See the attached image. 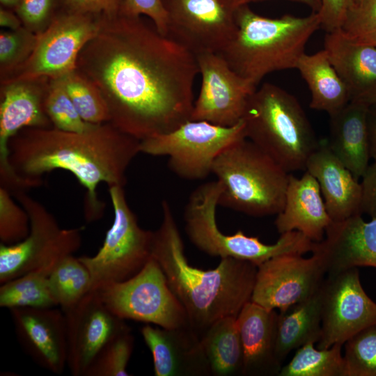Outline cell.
<instances>
[{
  "mask_svg": "<svg viewBox=\"0 0 376 376\" xmlns=\"http://www.w3.org/2000/svg\"><path fill=\"white\" fill-rule=\"evenodd\" d=\"M369 107L350 102L330 116L327 144L345 166L359 179L368 166L370 157L367 128Z\"/></svg>",
  "mask_w": 376,
  "mask_h": 376,
  "instance_id": "cell-26",
  "label": "cell"
},
{
  "mask_svg": "<svg viewBox=\"0 0 376 376\" xmlns=\"http://www.w3.org/2000/svg\"><path fill=\"white\" fill-rule=\"evenodd\" d=\"M56 264L33 269L1 284L0 306L9 309L56 306L48 285L49 276Z\"/></svg>",
  "mask_w": 376,
  "mask_h": 376,
  "instance_id": "cell-30",
  "label": "cell"
},
{
  "mask_svg": "<svg viewBox=\"0 0 376 376\" xmlns=\"http://www.w3.org/2000/svg\"><path fill=\"white\" fill-rule=\"evenodd\" d=\"M324 46L348 91L350 102L376 106V47L353 42L341 29L328 32Z\"/></svg>",
  "mask_w": 376,
  "mask_h": 376,
  "instance_id": "cell-22",
  "label": "cell"
},
{
  "mask_svg": "<svg viewBox=\"0 0 376 376\" xmlns=\"http://www.w3.org/2000/svg\"><path fill=\"white\" fill-rule=\"evenodd\" d=\"M242 120L246 138L288 173L306 170L320 145L297 98L273 84H263L250 95Z\"/></svg>",
  "mask_w": 376,
  "mask_h": 376,
  "instance_id": "cell-5",
  "label": "cell"
},
{
  "mask_svg": "<svg viewBox=\"0 0 376 376\" xmlns=\"http://www.w3.org/2000/svg\"><path fill=\"white\" fill-rule=\"evenodd\" d=\"M195 56L201 86L191 120L223 127L236 125L257 87L237 75L219 53H201Z\"/></svg>",
  "mask_w": 376,
  "mask_h": 376,
  "instance_id": "cell-16",
  "label": "cell"
},
{
  "mask_svg": "<svg viewBox=\"0 0 376 376\" xmlns=\"http://www.w3.org/2000/svg\"><path fill=\"white\" fill-rule=\"evenodd\" d=\"M131 329L111 338L100 351L85 376H128L127 368L134 349Z\"/></svg>",
  "mask_w": 376,
  "mask_h": 376,
  "instance_id": "cell-35",
  "label": "cell"
},
{
  "mask_svg": "<svg viewBox=\"0 0 376 376\" xmlns=\"http://www.w3.org/2000/svg\"><path fill=\"white\" fill-rule=\"evenodd\" d=\"M318 181L332 221H340L361 213V184L330 150L327 142L308 157L306 170Z\"/></svg>",
  "mask_w": 376,
  "mask_h": 376,
  "instance_id": "cell-23",
  "label": "cell"
},
{
  "mask_svg": "<svg viewBox=\"0 0 376 376\" xmlns=\"http://www.w3.org/2000/svg\"><path fill=\"white\" fill-rule=\"evenodd\" d=\"M38 34L24 26L0 33V74L5 79L19 69L32 54Z\"/></svg>",
  "mask_w": 376,
  "mask_h": 376,
  "instance_id": "cell-37",
  "label": "cell"
},
{
  "mask_svg": "<svg viewBox=\"0 0 376 376\" xmlns=\"http://www.w3.org/2000/svg\"><path fill=\"white\" fill-rule=\"evenodd\" d=\"M168 15V37L195 56L220 53L233 38L238 0H162Z\"/></svg>",
  "mask_w": 376,
  "mask_h": 376,
  "instance_id": "cell-13",
  "label": "cell"
},
{
  "mask_svg": "<svg viewBox=\"0 0 376 376\" xmlns=\"http://www.w3.org/2000/svg\"><path fill=\"white\" fill-rule=\"evenodd\" d=\"M77 70L101 91L115 127L139 141L191 120L196 56L141 16L100 15Z\"/></svg>",
  "mask_w": 376,
  "mask_h": 376,
  "instance_id": "cell-1",
  "label": "cell"
},
{
  "mask_svg": "<svg viewBox=\"0 0 376 376\" xmlns=\"http://www.w3.org/2000/svg\"><path fill=\"white\" fill-rule=\"evenodd\" d=\"M10 311L24 350L42 368L62 374L68 363L67 326L63 311L54 307Z\"/></svg>",
  "mask_w": 376,
  "mask_h": 376,
  "instance_id": "cell-19",
  "label": "cell"
},
{
  "mask_svg": "<svg viewBox=\"0 0 376 376\" xmlns=\"http://www.w3.org/2000/svg\"><path fill=\"white\" fill-rule=\"evenodd\" d=\"M322 333L317 348L344 343L376 324V303L361 285L358 268L327 274L320 288Z\"/></svg>",
  "mask_w": 376,
  "mask_h": 376,
  "instance_id": "cell-14",
  "label": "cell"
},
{
  "mask_svg": "<svg viewBox=\"0 0 376 376\" xmlns=\"http://www.w3.org/2000/svg\"><path fill=\"white\" fill-rule=\"evenodd\" d=\"M161 207L162 220L153 232L152 257L201 336L217 320L237 316L251 301L258 267L233 258H221L212 269L191 266L169 203L164 200Z\"/></svg>",
  "mask_w": 376,
  "mask_h": 376,
  "instance_id": "cell-3",
  "label": "cell"
},
{
  "mask_svg": "<svg viewBox=\"0 0 376 376\" xmlns=\"http://www.w3.org/2000/svg\"><path fill=\"white\" fill-rule=\"evenodd\" d=\"M50 292L63 311L78 304L91 291L87 267L73 254L59 260L48 278Z\"/></svg>",
  "mask_w": 376,
  "mask_h": 376,
  "instance_id": "cell-31",
  "label": "cell"
},
{
  "mask_svg": "<svg viewBox=\"0 0 376 376\" xmlns=\"http://www.w3.org/2000/svg\"><path fill=\"white\" fill-rule=\"evenodd\" d=\"M265 0H240L242 4H249L252 2L261 1ZM299 3L304 4L311 8L313 12L318 13L320 8V0H288Z\"/></svg>",
  "mask_w": 376,
  "mask_h": 376,
  "instance_id": "cell-47",
  "label": "cell"
},
{
  "mask_svg": "<svg viewBox=\"0 0 376 376\" xmlns=\"http://www.w3.org/2000/svg\"><path fill=\"white\" fill-rule=\"evenodd\" d=\"M93 291L109 311L122 320L166 329L191 327L184 307L152 257L132 277Z\"/></svg>",
  "mask_w": 376,
  "mask_h": 376,
  "instance_id": "cell-9",
  "label": "cell"
},
{
  "mask_svg": "<svg viewBox=\"0 0 376 376\" xmlns=\"http://www.w3.org/2000/svg\"><path fill=\"white\" fill-rule=\"evenodd\" d=\"M54 4L55 0H20L15 11L24 27L38 34L52 20Z\"/></svg>",
  "mask_w": 376,
  "mask_h": 376,
  "instance_id": "cell-40",
  "label": "cell"
},
{
  "mask_svg": "<svg viewBox=\"0 0 376 376\" xmlns=\"http://www.w3.org/2000/svg\"><path fill=\"white\" fill-rule=\"evenodd\" d=\"M331 221L316 179L306 171L300 178L289 174L284 207L274 221L277 231L298 230L318 242Z\"/></svg>",
  "mask_w": 376,
  "mask_h": 376,
  "instance_id": "cell-24",
  "label": "cell"
},
{
  "mask_svg": "<svg viewBox=\"0 0 376 376\" xmlns=\"http://www.w3.org/2000/svg\"><path fill=\"white\" fill-rule=\"evenodd\" d=\"M113 220L102 246L92 256L78 257L91 277V291L137 274L152 257L153 232L142 228L130 209L124 187H109Z\"/></svg>",
  "mask_w": 376,
  "mask_h": 376,
  "instance_id": "cell-8",
  "label": "cell"
},
{
  "mask_svg": "<svg viewBox=\"0 0 376 376\" xmlns=\"http://www.w3.org/2000/svg\"><path fill=\"white\" fill-rule=\"evenodd\" d=\"M64 87L82 119L92 125L109 123L107 102L97 86L75 70L61 77Z\"/></svg>",
  "mask_w": 376,
  "mask_h": 376,
  "instance_id": "cell-33",
  "label": "cell"
},
{
  "mask_svg": "<svg viewBox=\"0 0 376 376\" xmlns=\"http://www.w3.org/2000/svg\"><path fill=\"white\" fill-rule=\"evenodd\" d=\"M296 69L309 88L311 109L332 116L350 102L348 91L324 49L313 54L304 53Z\"/></svg>",
  "mask_w": 376,
  "mask_h": 376,
  "instance_id": "cell-28",
  "label": "cell"
},
{
  "mask_svg": "<svg viewBox=\"0 0 376 376\" xmlns=\"http://www.w3.org/2000/svg\"><path fill=\"white\" fill-rule=\"evenodd\" d=\"M354 1H356V0H354Z\"/></svg>",
  "mask_w": 376,
  "mask_h": 376,
  "instance_id": "cell-50",
  "label": "cell"
},
{
  "mask_svg": "<svg viewBox=\"0 0 376 376\" xmlns=\"http://www.w3.org/2000/svg\"><path fill=\"white\" fill-rule=\"evenodd\" d=\"M320 8L318 12L320 19V28L327 33L342 27L347 13L354 0H320Z\"/></svg>",
  "mask_w": 376,
  "mask_h": 376,
  "instance_id": "cell-42",
  "label": "cell"
},
{
  "mask_svg": "<svg viewBox=\"0 0 376 376\" xmlns=\"http://www.w3.org/2000/svg\"><path fill=\"white\" fill-rule=\"evenodd\" d=\"M140 141L111 123L93 125L84 132L25 128L8 142V161L15 173L42 185V176L56 169L71 173L85 188L87 222L100 219L104 205L97 189L126 184V172L140 153Z\"/></svg>",
  "mask_w": 376,
  "mask_h": 376,
  "instance_id": "cell-2",
  "label": "cell"
},
{
  "mask_svg": "<svg viewBox=\"0 0 376 376\" xmlns=\"http://www.w3.org/2000/svg\"><path fill=\"white\" fill-rule=\"evenodd\" d=\"M320 290L277 313L275 353L281 363L292 350L308 343L315 344L320 340L322 333Z\"/></svg>",
  "mask_w": 376,
  "mask_h": 376,
  "instance_id": "cell-27",
  "label": "cell"
},
{
  "mask_svg": "<svg viewBox=\"0 0 376 376\" xmlns=\"http://www.w3.org/2000/svg\"><path fill=\"white\" fill-rule=\"evenodd\" d=\"M119 12L128 16L146 15L160 34L168 36V15L162 0H123Z\"/></svg>",
  "mask_w": 376,
  "mask_h": 376,
  "instance_id": "cell-41",
  "label": "cell"
},
{
  "mask_svg": "<svg viewBox=\"0 0 376 376\" xmlns=\"http://www.w3.org/2000/svg\"><path fill=\"white\" fill-rule=\"evenodd\" d=\"M343 345L327 349L308 343L298 348L288 363L281 367L279 376H345Z\"/></svg>",
  "mask_w": 376,
  "mask_h": 376,
  "instance_id": "cell-32",
  "label": "cell"
},
{
  "mask_svg": "<svg viewBox=\"0 0 376 376\" xmlns=\"http://www.w3.org/2000/svg\"><path fill=\"white\" fill-rule=\"evenodd\" d=\"M238 1L241 3L240 0H238Z\"/></svg>",
  "mask_w": 376,
  "mask_h": 376,
  "instance_id": "cell-49",
  "label": "cell"
},
{
  "mask_svg": "<svg viewBox=\"0 0 376 376\" xmlns=\"http://www.w3.org/2000/svg\"><path fill=\"white\" fill-rule=\"evenodd\" d=\"M277 312L251 301L237 316L245 376L279 375L281 363L275 353Z\"/></svg>",
  "mask_w": 376,
  "mask_h": 376,
  "instance_id": "cell-25",
  "label": "cell"
},
{
  "mask_svg": "<svg viewBox=\"0 0 376 376\" xmlns=\"http://www.w3.org/2000/svg\"><path fill=\"white\" fill-rule=\"evenodd\" d=\"M341 30L353 42L376 47V0H356Z\"/></svg>",
  "mask_w": 376,
  "mask_h": 376,
  "instance_id": "cell-38",
  "label": "cell"
},
{
  "mask_svg": "<svg viewBox=\"0 0 376 376\" xmlns=\"http://www.w3.org/2000/svg\"><path fill=\"white\" fill-rule=\"evenodd\" d=\"M326 274L352 268H376V218L366 221L361 214L332 221L324 239L313 242L311 251Z\"/></svg>",
  "mask_w": 376,
  "mask_h": 376,
  "instance_id": "cell-20",
  "label": "cell"
},
{
  "mask_svg": "<svg viewBox=\"0 0 376 376\" xmlns=\"http://www.w3.org/2000/svg\"><path fill=\"white\" fill-rule=\"evenodd\" d=\"M344 347L345 376H376V324L350 338Z\"/></svg>",
  "mask_w": 376,
  "mask_h": 376,
  "instance_id": "cell-36",
  "label": "cell"
},
{
  "mask_svg": "<svg viewBox=\"0 0 376 376\" xmlns=\"http://www.w3.org/2000/svg\"><path fill=\"white\" fill-rule=\"evenodd\" d=\"M237 30L220 52L230 67L257 87L268 74L296 69L313 34L320 28L318 13L304 17L260 15L249 4L238 7Z\"/></svg>",
  "mask_w": 376,
  "mask_h": 376,
  "instance_id": "cell-4",
  "label": "cell"
},
{
  "mask_svg": "<svg viewBox=\"0 0 376 376\" xmlns=\"http://www.w3.org/2000/svg\"><path fill=\"white\" fill-rule=\"evenodd\" d=\"M12 194L0 187V241L13 244L25 239L30 231V219Z\"/></svg>",
  "mask_w": 376,
  "mask_h": 376,
  "instance_id": "cell-39",
  "label": "cell"
},
{
  "mask_svg": "<svg viewBox=\"0 0 376 376\" xmlns=\"http://www.w3.org/2000/svg\"><path fill=\"white\" fill-rule=\"evenodd\" d=\"M212 173L221 185L218 205L256 217L284 207L289 173L247 138L226 148Z\"/></svg>",
  "mask_w": 376,
  "mask_h": 376,
  "instance_id": "cell-6",
  "label": "cell"
},
{
  "mask_svg": "<svg viewBox=\"0 0 376 376\" xmlns=\"http://www.w3.org/2000/svg\"><path fill=\"white\" fill-rule=\"evenodd\" d=\"M49 79L40 78L1 83L0 102V185L12 194L32 188L30 181L17 175L8 161V142L25 128H50L45 109Z\"/></svg>",
  "mask_w": 376,
  "mask_h": 376,
  "instance_id": "cell-15",
  "label": "cell"
},
{
  "mask_svg": "<svg viewBox=\"0 0 376 376\" xmlns=\"http://www.w3.org/2000/svg\"><path fill=\"white\" fill-rule=\"evenodd\" d=\"M220 191L217 180L202 184L193 191L185 206L186 233L201 251L213 257L246 260L257 267L279 256H303L311 251L313 242L298 230L281 234L272 244H265L240 230L233 235L222 233L216 220Z\"/></svg>",
  "mask_w": 376,
  "mask_h": 376,
  "instance_id": "cell-7",
  "label": "cell"
},
{
  "mask_svg": "<svg viewBox=\"0 0 376 376\" xmlns=\"http://www.w3.org/2000/svg\"><path fill=\"white\" fill-rule=\"evenodd\" d=\"M246 138L242 120L230 127L189 120L171 132L140 141V152L168 157V166L178 177L203 180L228 146Z\"/></svg>",
  "mask_w": 376,
  "mask_h": 376,
  "instance_id": "cell-11",
  "label": "cell"
},
{
  "mask_svg": "<svg viewBox=\"0 0 376 376\" xmlns=\"http://www.w3.org/2000/svg\"><path fill=\"white\" fill-rule=\"evenodd\" d=\"M0 25L9 30H16L23 26L16 13H14L11 9L5 7L0 8Z\"/></svg>",
  "mask_w": 376,
  "mask_h": 376,
  "instance_id": "cell-46",
  "label": "cell"
},
{
  "mask_svg": "<svg viewBox=\"0 0 376 376\" xmlns=\"http://www.w3.org/2000/svg\"><path fill=\"white\" fill-rule=\"evenodd\" d=\"M20 0H0L3 7L15 9Z\"/></svg>",
  "mask_w": 376,
  "mask_h": 376,
  "instance_id": "cell-48",
  "label": "cell"
},
{
  "mask_svg": "<svg viewBox=\"0 0 376 376\" xmlns=\"http://www.w3.org/2000/svg\"><path fill=\"white\" fill-rule=\"evenodd\" d=\"M66 319L68 363L74 376H85L103 347L130 327L91 291L78 304L63 311Z\"/></svg>",
  "mask_w": 376,
  "mask_h": 376,
  "instance_id": "cell-18",
  "label": "cell"
},
{
  "mask_svg": "<svg viewBox=\"0 0 376 376\" xmlns=\"http://www.w3.org/2000/svg\"><path fill=\"white\" fill-rule=\"evenodd\" d=\"M361 184V213L376 218V161L368 165Z\"/></svg>",
  "mask_w": 376,
  "mask_h": 376,
  "instance_id": "cell-44",
  "label": "cell"
},
{
  "mask_svg": "<svg viewBox=\"0 0 376 376\" xmlns=\"http://www.w3.org/2000/svg\"><path fill=\"white\" fill-rule=\"evenodd\" d=\"M141 334L151 352L155 376H211L200 336L191 327L146 324Z\"/></svg>",
  "mask_w": 376,
  "mask_h": 376,
  "instance_id": "cell-21",
  "label": "cell"
},
{
  "mask_svg": "<svg viewBox=\"0 0 376 376\" xmlns=\"http://www.w3.org/2000/svg\"><path fill=\"white\" fill-rule=\"evenodd\" d=\"M200 338L211 376L243 375L244 354L237 316L217 320Z\"/></svg>",
  "mask_w": 376,
  "mask_h": 376,
  "instance_id": "cell-29",
  "label": "cell"
},
{
  "mask_svg": "<svg viewBox=\"0 0 376 376\" xmlns=\"http://www.w3.org/2000/svg\"><path fill=\"white\" fill-rule=\"evenodd\" d=\"M98 15L65 10L55 15L47 27L38 34L35 48L15 72L1 79L12 81L63 77L77 70L79 55L97 33Z\"/></svg>",
  "mask_w": 376,
  "mask_h": 376,
  "instance_id": "cell-12",
  "label": "cell"
},
{
  "mask_svg": "<svg viewBox=\"0 0 376 376\" xmlns=\"http://www.w3.org/2000/svg\"><path fill=\"white\" fill-rule=\"evenodd\" d=\"M61 1L65 10L100 15L118 13L123 0H61Z\"/></svg>",
  "mask_w": 376,
  "mask_h": 376,
  "instance_id": "cell-43",
  "label": "cell"
},
{
  "mask_svg": "<svg viewBox=\"0 0 376 376\" xmlns=\"http://www.w3.org/2000/svg\"><path fill=\"white\" fill-rule=\"evenodd\" d=\"M367 128L370 157L376 161V106L368 109Z\"/></svg>",
  "mask_w": 376,
  "mask_h": 376,
  "instance_id": "cell-45",
  "label": "cell"
},
{
  "mask_svg": "<svg viewBox=\"0 0 376 376\" xmlns=\"http://www.w3.org/2000/svg\"><path fill=\"white\" fill-rule=\"evenodd\" d=\"M44 104L54 128L66 132H84L93 125L84 121L80 116L61 78L49 79Z\"/></svg>",
  "mask_w": 376,
  "mask_h": 376,
  "instance_id": "cell-34",
  "label": "cell"
},
{
  "mask_svg": "<svg viewBox=\"0 0 376 376\" xmlns=\"http://www.w3.org/2000/svg\"><path fill=\"white\" fill-rule=\"evenodd\" d=\"M30 219V231L23 240L0 244V283L74 254L81 245L84 227L61 228L54 216L39 201L21 191L13 195Z\"/></svg>",
  "mask_w": 376,
  "mask_h": 376,
  "instance_id": "cell-10",
  "label": "cell"
},
{
  "mask_svg": "<svg viewBox=\"0 0 376 376\" xmlns=\"http://www.w3.org/2000/svg\"><path fill=\"white\" fill-rule=\"evenodd\" d=\"M326 272L314 255L285 254L257 268L251 301L270 310H283L315 294Z\"/></svg>",
  "mask_w": 376,
  "mask_h": 376,
  "instance_id": "cell-17",
  "label": "cell"
}]
</instances>
